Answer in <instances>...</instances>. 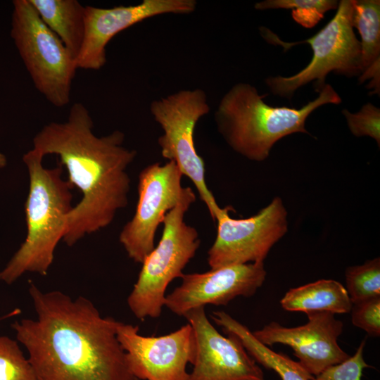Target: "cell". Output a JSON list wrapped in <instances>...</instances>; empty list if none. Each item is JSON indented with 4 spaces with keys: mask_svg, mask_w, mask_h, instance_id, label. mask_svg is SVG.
<instances>
[{
    "mask_svg": "<svg viewBox=\"0 0 380 380\" xmlns=\"http://www.w3.org/2000/svg\"><path fill=\"white\" fill-rule=\"evenodd\" d=\"M353 27L361 37L363 72L380 59V1L353 0Z\"/></svg>",
    "mask_w": 380,
    "mask_h": 380,
    "instance_id": "obj_19",
    "label": "cell"
},
{
    "mask_svg": "<svg viewBox=\"0 0 380 380\" xmlns=\"http://www.w3.org/2000/svg\"><path fill=\"white\" fill-rule=\"evenodd\" d=\"M250 84L239 82L221 99L215 113L219 133L236 153L254 161H262L273 145L293 133L310 134L305 121L316 108L325 104L338 105L341 98L326 84L317 98L300 108L272 107L265 103Z\"/></svg>",
    "mask_w": 380,
    "mask_h": 380,
    "instance_id": "obj_3",
    "label": "cell"
},
{
    "mask_svg": "<svg viewBox=\"0 0 380 380\" xmlns=\"http://www.w3.org/2000/svg\"><path fill=\"white\" fill-rule=\"evenodd\" d=\"M43 157L32 148L23 156L29 175L25 203L27 235L18 251L0 271V281L8 284L25 272L46 275L56 248L63 240L68 216L73 205V186L63 177V166L46 168Z\"/></svg>",
    "mask_w": 380,
    "mask_h": 380,
    "instance_id": "obj_4",
    "label": "cell"
},
{
    "mask_svg": "<svg viewBox=\"0 0 380 380\" xmlns=\"http://www.w3.org/2000/svg\"><path fill=\"white\" fill-rule=\"evenodd\" d=\"M336 0H265L254 5L257 10L291 9L293 19L306 28L313 27L323 18L324 13L336 9Z\"/></svg>",
    "mask_w": 380,
    "mask_h": 380,
    "instance_id": "obj_21",
    "label": "cell"
},
{
    "mask_svg": "<svg viewBox=\"0 0 380 380\" xmlns=\"http://www.w3.org/2000/svg\"><path fill=\"white\" fill-rule=\"evenodd\" d=\"M195 201L194 191L186 186L179 203L165 215L158 245L141 263L138 279L127 298L130 310L141 321L160 316L167 287L175 279L182 277L183 270L200 246L198 231L184 220Z\"/></svg>",
    "mask_w": 380,
    "mask_h": 380,
    "instance_id": "obj_5",
    "label": "cell"
},
{
    "mask_svg": "<svg viewBox=\"0 0 380 380\" xmlns=\"http://www.w3.org/2000/svg\"><path fill=\"white\" fill-rule=\"evenodd\" d=\"M353 0L339 1L335 15L322 30L312 37L296 43L281 42L269 30L260 27L265 39H272L267 42L283 46L285 51L301 43L310 44L313 51L310 63L297 74L265 79V82L273 94L291 99L298 88L312 81L315 91L319 93L326 85V76L330 72L348 77L362 74L361 46L353 31Z\"/></svg>",
    "mask_w": 380,
    "mask_h": 380,
    "instance_id": "obj_6",
    "label": "cell"
},
{
    "mask_svg": "<svg viewBox=\"0 0 380 380\" xmlns=\"http://www.w3.org/2000/svg\"><path fill=\"white\" fill-rule=\"evenodd\" d=\"M11 37L36 89L53 106H67L75 60L29 0L13 1Z\"/></svg>",
    "mask_w": 380,
    "mask_h": 380,
    "instance_id": "obj_7",
    "label": "cell"
},
{
    "mask_svg": "<svg viewBox=\"0 0 380 380\" xmlns=\"http://www.w3.org/2000/svg\"><path fill=\"white\" fill-rule=\"evenodd\" d=\"M37 318L12 324L37 380H138L117 338L120 322L87 298L44 292L30 282Z\"/></svg>",
    "mask_w": 380,
    "mask_h": 380,
    "instance_id": "obj_1",
    "label": "cell"
},
{
    "mask_svg": "<svg viewBox=\"0 0 380 380\" xmlns=\"http://www.w3.org/2000/svg\"><path fill=\"white\" fill-rule=\"evenodd\" d=\"M280 304L285 310L306 314L348 313L353 305L345 286L334 279H319L292 288L281 299Z\"/></svg>",
    "mask_w": 380,
    "mask_h": 380,
    "instance_id": "obj_17",
    "label": "cell"
},
{
    "mask_svg": "<svg viewBox=\"0 0 380 380\" xmlns=\"http://www.w3.org/2000/svg\"><path fill=\"white\" fill-rule=\"evenodd\" d=\"M139 380V379H138Z\"/></svg>",
    "mask_w": 380,
    "mask_h": 380,
    "instance_id": "obj_29",
    "label": "cell"
},
{
    "mask_svg": "<svg viewBox=\"0 0 380 380\" xmlns=\"http://www.w3.org/2000/svg\"><path fill=\"white\" fill-rule=\"evenodd\" d=\"M210 317L225 334L236 336L248 355L258 364L274 371L281 380H312L314 378L298 361L293 360L283 353L274 352L260 342L246 326L228 313L215 311Z\"/></svg>",
    "mask_w": 380,
    "mask_h": 380,
    "instance_id": "obj_16",
    "label": "cell"
},
{
    "mask_svg": "<svg viewBox=\"0 0 380 380\" xmlns=\"http://www.w3.org/2000/svg\"><path fill=\"white\" fill-rule=\"evenodd\" d=\"M149 110L163 131L158 139L162 156L175 162L183 176L191 181L213 220L220 206L207 186L204 160L194 140L197 122L210 110L205 91L200 88L182 89L153 100Z\"/></svg>",
    "mask_w": 380,
    "mask_h": 380,
    "instance_id": "obj_8",
    "label": "cell"
},
{
    "mask_svg": "<svg viewBox=\"0 0 380 380\" xmlns=\"http://www.w3.org/2000/svg\"><path fill=\"white\" fill-rule=\"evenodd\" d=\"M183 175L173 161L154 163L138 177V201L132 219L122 227L119 241L128 257L142 263L155 247V236L166 213L183 197Z\"/></svg>",
    "mask_w": 380,
    "mask_h": 380,
    "instance_id": "obj_10",
    "label": "cell"
},
{
    "mask_svg": "<svg viewBox=\"0 0 380 380\" xmlns=\"http://www.w3.org/2000/svg\"><path fill=\"white\" fill-rule=\"evenodd\" d=\"M184 317L193 328L196 346L187 380H264L262 369L239 338L220 334L208 319L205 307L193 309Z\"/></svg>",
    "mask_w": 380,
    "mask_h": 380,
    "instance_id": "obj_15",
    "label": "cell"
},
{
    "mask_svg": "<svg viewBox=\"0 0 380 380\" xmlns=\"http://www.w3.org/2000/svg\"><path fill=\"white\" fill-rule=\"evenodd\" d=\"M264 262L221 267L183 274L182 282L166 295L165 306L178 316L206 305H225L238 296L250 297L265 282Z\"/></svg>",
    "mask_w": 380,
    "mask_h": 380,
    "instance_id": "obj_13",
    "label": "cell"
},
{
    "mask_svg": "<svg viewBox=\"0 0 380 380\" xmlns=\"http://www.w3.org/2000/svg\"><path fill=\"white\" fill-rule=\"evenodd\" d=\"M345 276V288L353 304L380 296L379 258L348 267Z\"/></svg>",
    "mask_w": 380,
    "mask_h": 380,
    "instance_id": "obj_20",
    "label": "cell"
},
{
    "mask_svg": "<svg viewBox=\"0 0 380 380\" xmlns=\"http://www.w3.org/2000/svg\"><path fill=\"white\" fill-rule=\"evenodd\" d=\"M0 380H37L17 342L6 336H0Z\"/></svg>",
    "mask_w": 380,
    "mask_h": 380,
    "instance_id": "obj_22",
    "label": "cell"
},
{
    "mask_svg": "<svg viewBox=\"0 0 380 380\" xmlns=\"http://www.w3.org/2000/svg\"><path fill=\"white\" fill-rule=\"evenodd\" d=\"M348 127L356 137L369 136L380 145V109L371 103H365L356 113L343 109Z\"/></svg>",
    "mask_w": 380,
    "mask_h": 380,
    "instance_id": "obj_23",
    "label": "cell"
},
{
    "mask_svg": "<svg viewBox=\"0 0 380 380\" xmlns=\"http://www.w3.org/2000/svg\"><path fill=\"white\" fill-rule=\"evenodd\" d=\"M248 380H255V379H248Z\"/></svg>",
    "mask_w": 380,
    "mask_h": 380,
    "instance_id": "obj_28",
    "label": "cell"
},
{
    "mask_svg": "<svg viewBox=\"0 0 380 380\" xmlns=\"http://www.w3.org/2000/svg\"><path fill=\"white\" fill-rule=\"evenodd\" d=\"M117 338L132 374L139 380H187L196 351L191 326L160 336H144L139 327L120 322Z\"/></svg>",
    "mask_w": 380,
    "mask_h": 380,
    "instance_id": "obj_11",
    "label": "cell"
},
{
    "mask_svg": "<svg viewBox=\"0 0 380 380\" xmlns=\"http://www.w3.org/2000/svg\"><path fill=\"white\" fill-rule=\"evenodd\" d=\"M42 22L65 46L75 60L85 31V6L77 0H29Z\"/></svg>",
    "mask_w": 380,
    "mask_h": 380,
    "instance_id": "obj_18",
    "label": "cell"
},
{
    "mask_svg": "<svg viewBox=\"0 0 380 380\" xmlns=\"http://www.w3.org/2000/svg\"><path fill=\"white\" fill-rule=\"evenodd\" d=\"M231 210L230 206L220 207L215 213L217 234L207 257L210 269L264 262L288 231L287 211L279 197L248 218H232Z\"/></svg>",
    "mask_w": 380,
    "mask_h": 380,
    "instance_id": "obj_9",
    "label": "cell"
},
{
    "mask_svg": "<svg viewBox=\"0 0 380 380\" xmlns=\"http://www.w3.org/2000/svg\"><path fill=\"white\" fill-rule=\"evenodd\" d=\"M93 128L89 110L75 103L65 121L45 125L32 139V149L43 158H59V164L67 170V180L82 194L67 218L63 241L68 246L110 225L129 201L127 169L137 151L124 146L122 132L98 137Z\"/></svg>",
    "mask_w": 380,
    "mask_h": 380,
    "instance_id": "obj_2",
    "label": "cell"
},
{
    "mask_svg": "<svg viewBox=\"0 0 380 380\" xmlns=\"http://www.w3.org/2000/svg\"><path fill=\"white\" fill-rule=\"evenodd\" d=\"M308 322L286 327L272 322L253 332L267 346L279 343L289 346L300 365L313 376L347 360L350 355L338 345L343 322L328 312L307 314Z\"/></svg>",
    "mask_w": 380,
    "mask_h": 380,
    "instance_id": "obj_14",
    "label": "cell"
},
{
    "mask_svg": "<svg viewBox=\"0 0 380 380\" xmlns=\"http://www.w3.org/2000/svg\"><path fill=\"white\" fill-rule=\"evenodd\" d=\"M8 160L7 158L1 151H0V169L5 167L7 165Z\"/></svg>",
    "mask_w": 380,
    "mask_h": 380,
    "instance_id": "obj_27",
    "label": "cell"
},
{
    "mask_svg": "<svg viewBox=\"0 0 380 380\" xmlns=\"http://www.w3.org/2000/svg\"><path fill=\"white\" fill-rule=\"evenodd\" d=\"M196 0H143L112 8L85 6V31L75 58L77 69L99 70L107 62L106 47L120 32L147 18L164 14L188 15L196 9Z\"/></svg>",
    "mask_w": 380,
    "mask_h": 380,
    "instance_id": "obj_12",
    "label": "cell"
},
{
    "mask_svg": "<svg viewBox=\"0 0 380 380\" xmlns=\"http://www.w3.org/2000/svg\"><path fill=\"white\" fill-rule=\"evenodd\" d=\"M365 344L366 339L360 343L353 355L341 363L329 367L312 380H361L363 369L371 367L363 357Z\"/></svg>",
    "mask_w": 380,
    "mask_h": 380,
    "instance_id": "obj_24",
    "label": "cell"
},
{
    "mask_svg": "<svg viewBox=\"0 0 380 380\" xmlns=\"http://www.w3.org/2000/svg\"><path fill=\"white\" fill-rule=\"evenodd\" d=\"M354 326L369 336H380V296L353 303L350 310Z\"/></svg>",
    "mask_w": 380,
    "mask_h": 380,
    "instance_id": "obj_25",
    "label": "cell"
},
{
    "mask_svg": "<svg viewBox=\"0 0 380 380\" xmlns=\"http://www.w3.org/2000/svg\"><path fill=\"white\" fill-rule=\"evenodd\" d=\"M380 59L376 61L371 66L367 68L359 76L360 83H362L365 80L367 79H372L371 82L367 86L368 89H374V91L370 92V94H378L379 95L380 89Z\"/></svg>",
    "mask_w": 380,
    "mask_h": 380,
    "instance_id": "obj_26",
    "label": "cell"
}]
</instances>
